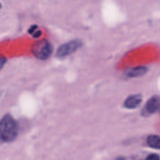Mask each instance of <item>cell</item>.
I'll list each match as a JSON object with an SVG mask.
<instances>
[{"label":"cell","mask_w":160,"mask_h":160,"mask_svg":"<svg viewBox=\"0 0 160 160\" xmlns=\"http://www.w3.org/2000/svg\"><path fill=\"white\" fill-rule=\"evenodd\" d=\"M18 127L10 114L4 115L0 120V138L4 142H11L18 136Z\"/></svg>","instance_id":"obj_1"},{"label":"cell","mask_w":160,"mask_h":160,"mask_svg":"<svg viewBox=\"0 0 160 160\" xmlns=\"http://www.w3.org/2000/svg\"><path fill=\"white\" fill-rule=\"evenodd\" d=\"M32 51L37 58L44 60L51 56L52 52V46L46 40H40L34 43Z\"/></svg>","instance_id":"obj_2"},{"label":"cell","mask_w":160,"mask_h":160,"mask_svg":"<svg viewBox=\"0 0 160 160\" xmlns=\"http://www.w3.org/2000/svg\"><path fill=\"white\" fill-rule=\"evenodd\" d=\"M82 46V42L78 39L72 40L62 44L57 50L56 56L59 58H64L77 51Z\"/></svg>","instance_id":"obj_3"},{"label":"cell","mask_w":160,"mask_h":160,"mask_svg":"<svg viewBox=\"0 0 160 160\" xmlns=\"http://www.w3.org/2000/svg\"><path fill=\"white\" fill-rule=\"evenodd\" d=\"M160 110V96H154L146 102L144 109V114H152Z\"/></svg>","instance_id":"obj_4"},{"label":"cell","mask_w":160,"mask_h":160,"mask_svg":"<svg viewBox=\"0 0 160 160\" xmlns=\"http://www.w3.org/2000/svg\"><path fill=\"white\" fill-rule=\"evenodd\" d=\"M148 71L147 67L144 66L131 68L126 71L125 74L128 78H138L144 75Z\"/></svg>","instance_id":"obj_5"},{"label":"cell","mask_w":160,"mask_h":160,"mask_svg":"<svg viewBox=\"0 0 160 160\" xmlns=\"http://www.w3.org/2000/svg\"><path fill=\"white\" fill-rule=\"evenodd\" d=\"M142 102V97L140 94L129 96L124 101V106L128 109H134L139 106Z\"/></svg>","instance_id":"obj_6"},{"label":"cell","mask_w":160,"mask_h":160,"mask_svg":"<svg viewBox=\"0 0 160 160\" xmlns=\"http://www.w3.org/2000/svg\"><path fill=\"white\" fill-rule=\"evenodd\" d=\"M147 144L152 148L160 149V136L150 135L147 138Z\"/></svg>","instance_id":"obj_7"},{"label":"cell","mask_w":160,"mask_h":160,"mask_svg":"<svg viewBox=\"0 0 160 160\" xmlns=\"http://www.w3.org/2000/svg\"><path fill=\"white\" fill-rule=\"evenodd\" d=\"M146 160H160V156L157 154H151L146 158Z\"/></svg>","instance_id":"obj_8"},{"label":"cell","mask_w":160,"mask_h":160,"mask_svg":"<svg viewBox=\"0 0 160 160\" xmlns=\"http://www.w3.org/2000/svg\"><path fill=\"white\" fill-rule=\"evenodd\" d=\"M6 60L5 58L2 56H0V69H1L4 66V64L6 63Z\"/></svg>","instance_id":"obj_9"},{"label":"cell","mask_w":160,"mask_h":160,"mask_svg":"<svg viewBox=\"0 0 160 160\" xmlns=\"http://www.w3.org/2000/svg\"><path fill=\"white\" fill-rule=\"evenodd\" d=\"M116 160H125V159L124 158H119L116 159Z\"/></svg>","instance_id":"obj_10"},{"label":"cell","mask_w":160,"mask_h":160,"mask_svg":"<svg viewBox=\"0 0 160 160\" xmlns=\"http://www.w3.org/2000/svg\"><path fill=\"white\" fill-rule=\"evenodd\" d=\"M1 4L0 3V9H1Z\"/></svg>","instance_id":"obj_11"}]
</instances>
